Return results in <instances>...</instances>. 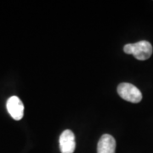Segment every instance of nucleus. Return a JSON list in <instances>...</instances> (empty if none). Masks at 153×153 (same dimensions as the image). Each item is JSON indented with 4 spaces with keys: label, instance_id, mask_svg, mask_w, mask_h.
I'll use <instances>...</instances> for the list:
<instances>
[{
    "label": "nucleus",
    "instance_id": "obj_1",
    "mask_svg": "<svg viewBox=\"0 0 153 153\" xmlns=\"http://www.w3.org/2000/svg\"><path fill=\"white\" fill-rule=\"evenodd\" d=\"M123 51L126 54L133 55L137 60H148L152 55V46L148 41L142 40L135 44H128L123 47Z\"/></svg>",
    "mask_w": 153,
    "mask_h": 153
},
{
    "label": "nucleus",
    "instance_id": "obj_3",
    "mask_svg": "<svg viewBox=\"0 0 153 153\" xmlns=\"http://www.w3.org/2000/svg\"><path fill=\"white\" fill-rule=\"evenodd\" d=\"M60 150L61 153H73L76 149L75 135L70 129H66L60 134Z\"/></svg>",
    "mask_w": 153,
    "mask_h": 153
},
{
    "label": "nucleus",
    "instance_id": "obj_5",
    "mask_svg": "<svg viewBox=\"0 0 153 153\" xmlns=\"http://www.w3.org/2000/svg\"><path fill=\"white\" fill-rule=\"evenodd\" d=\"M116 140L111 134H103L97 146V153H115Z\"/></svg>",
    "mask_w": 153,
    "mask_h": 153
},
{
    "label": "nucleus",
    "instance_id": "obj_4",
    "mask_svg": "<svg viewBox=\"0 0 153 153\" xmlns=\"http://www.w3.org/2000/svg\"><path fill=\"white\" fill-rule=\"evenodd\" d=\"M6 107L13 119L21 120L24 116V105L17 96H12L8 100Z\"/></svg>",
    "mask_w": 153,
    "mask_h": 153
},
{
    "label": "nucleus",
    "instance_id": "obj_2",
    "mask_svg": "<svg viewBox=\"0 0 153 153\" xmlns=\"http://www.w3.org/2000/svg\"><path fill=\"white\" fill-rule=\"evenodd\" d=\"M117 93L121 98L132 103H139L142 100L140 90L128 82H122L117 87Z\"/></svg>",
    "mask_w": 153,
    "mask_h": 153
}]
</instances>
